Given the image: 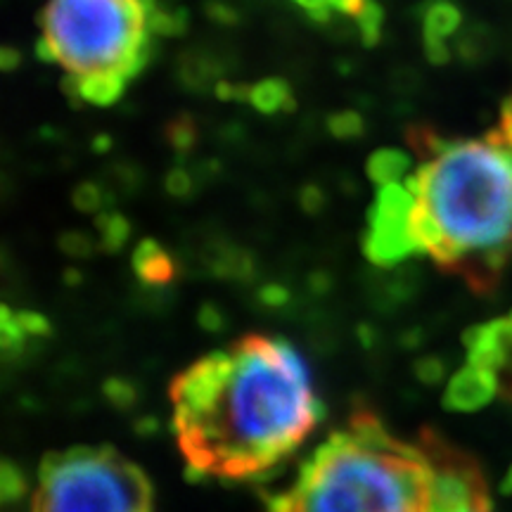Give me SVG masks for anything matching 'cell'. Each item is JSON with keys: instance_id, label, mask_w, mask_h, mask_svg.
I'll use <instances>...</instances> for the list:
<instances>
[{"instance_id": "25", "label": "cell", "mask_w": 512, "mask_h": 512, "mask_svg": "<svg viewBox=\"0 0 512 512\" xmlns=\"http://www.w3.org/2000/svg\"><path fill=\"white\" fill-rule=\"evenodd\" d=\"M214 95L221 102H249V98H252V86L221 79L214 83Z\"/></svg>"}, {"instance_id": "12", "label": "cell", "mask_w": 512, "mask_h": 512, "mask_svg": "<svg viewBox=\"0 0 512 512\" xmlns=\"http://www.w3.org/2000/svg\"><path fill=\"white\" fill-rule=\"evenodd\" d=\"M252 107L261 114H275V112H294L297 107V100H294V93L290 83L285 79H278V76H271V79H261L259 83L252 86Z\"/></svg>"}, {"instance_id": "29", "label": "cell", "mask_w": 512, "mask_h": 512, "mask_svg": "<svg viewBox=\"0 0 512 512\" xmlns=\"http://www.w3.org/2000/svg\"><path fill=\"white\" fill-rule=\"evenodd\" d=\"M422 48H425L427 62L437 64V67L451 60V48L446 41H422Z\"/></svg>"}, {"instance_id": "26", "label": "cell", "mask_w": 512, "mask_h": 512, "mask_svg": "<svg viewBox=\"0 0 512 512\" xmlns=\"http://www.w3.org/2000/svg\"><path fill=\"white\" fill-rule=\"evenodd\" d=\"M475 31H477V27L467 31V34L458 41V53H460V57H463L465 62H477L479 57H484L482 46H486V43H489V34L477 36Z\"/></svg>"}, {"instance_id": "34", "label": "cell", "mask_w": 512, "mask_h": 512, "mask_svg": "<svg viewBox=\"0 0 512 512\" xmlns=\"http://www.w3.org/2000/svg\"><path fill=\"white\" fill-rule=\"evenodd\" d=\"M302 204H304V209L318 211L320 207H323V190H318L316 185H306V188L302 190Z\"/></svg>"}, {"instance_id": "7", "label": "cell", "mask_w": 512, "mask_h": 512, "mask_svg": "<svg viewBox=\"0 0 512 512\" xmlns=\"http://www.w3.org/2000/svg\"><path fill=\"white\" fill-rule=\"evenodd\" d=\"M467 363L494 377L498 392L512 403V311L467 332Z\"/></svg>"}, {"instance_id": "2", "label": "cell", "mask_w": 512, "mask_h": 512, "mask_svg": "<svg viewBox=\"0 0 512 512\" xmlns=\"http://www.w3.org/2000/svg\"><path fill=\"white\" fill-rule=\"evenodd\" d=\"M491 489L470 453L439 432L403 437L368 408L309 453L261 512H491Z\"/></svg>"}, {"instance_id": "32", "label": "cell", "mask_w": 512, "mask_h": 512, "mask_svg": "<svg viewBox=\"0 0 512 512\" xmlns=\"http://www.w3.org/2000/svg\"><path fill=\"white\" fill-rule=\"evenodd\" d=\"M36 57L41 62H46V64H57L60 62V53H57V48L53 46V41H50L48 36H41L36 41Z\"/></svg>"}, {"instance_id": "37", "label": "cell", "mask_w": 512, "mask_h": 512, "mask_svg": "<svg viewBox=\"0 0 512 512\" xmlns=\"http://www.w3.org/2000/svg\"><path fill=\"white\" fill-rule=\"evenodd\" d=\"M294 5H299V8L311 12V10H318V8H325V5H330V0H292Z\"/></svg>"}, {"instance_id": "27", "label": "cell", "mask_w": 512, "mask_h": 512, "mask_svg": "<svg viewBox=\"0 0 512 512\" xmlns=\"http://www.w3.org/2000/svg\"><path fill=\"white\" fill-rule=\"evenodd\" d=\"M166 192L174 197H188L190 190H192V178L185 169H181V166H174V169L166 174Z\"/></svg>"}, {"instance_id": "8", "label": "cell", "mask_w": 512, "mask_h": 512, "mask_svg": "<svg viewBox=\"0 0 512 512\" xmlns=\"http://www.w3.org/2000/svg\"><path fill=\"white\" fill-rule=\"evenodd\" d=\"M498 394V384L494 377H491L486 370L472 366H467L456 373L451 384L446 389V406L453 408V411H479V408L486 406L494 396Z\"/></svg>"}, {"instance_id": "20", "label": "cell", "mask_w": 512, "mask_h": 512, "mask_svg": "<svg viewBox=\"0 0 512 512\" xmlns=\"http://www.w3.org/2000/svg\"><path fill=\"white\" fill-rule=\"evenodd\" d=\"M328 131L332 133V138L337 140H356L363 136V131H366V121H363V114H358L354 110H342L330 114Z\"/></svg>"}, {"instance_id": "35", "label": "cell", "mask_w": 512, "mask_h": 512, "mask_svg": "<svg viewBox=\"0 0 512 512\" xmlns=\"http://www.w3.org/2000/svg\"><path fill=\"white\" fill-rule=\"evenodd\" d=\"M332 5H325V8H318V10H311V12H306V15H309V19L313 24H328L330 19H332Z\"/></svg>"}, {"instance_id": "3", "label": "cell", "mask_w": 512, "mask_h": 512, "mask_svg": "<svg viewBox=\"0 0 512 512\" xmlns=\"http://www.w3.org/2000/svg\"><path fill=\"white\" fill-rule=\"evenodd\" d=\"M413 195L408 240L477 294L494 292L512 261V152L482 140H448L403 181Z\"/></svg>"}, {"instance_id": "33", "label": "cell", "mask_w": 512, "mask_h": 512, "mask_svg": "<svg viewBox=\"0 0 512 512\" xmlns=\"http://www.w3.org/2000/svg\"><path fill=\"white\" fill-rule=\"evenodd\" d=\"M19 64H22V53H19L17 48L8 46L0 50V69H3V72L12 74L15 69H19Z\"/></svg>"}, {"instance_id": "16", "label": "cell", "mask_w": 512, "mask_h": 512, "mask_svg": "<svg viewBox=\"0 0 512 512\" xmlns=\"http://www.w3.org/2000/svg\"><path fill=\"white\" fill-rule=\"evenodd\" d=\"M406 140H408V145H411V150L415 152V155L420 157V162H430V159L437 157L448 143V138L439 136V133L427 124L408 126Z\"/></svg>"}, {"instance_id": "10", "label": "cell", "mask_w": 512, "mask_h": 512, "mask_svg": "<svg viewBox=\"0 0 512 512\" xmlns=\"http://www.w3.org/2000/svg\"><path fill=\"white\" fill-rule=\"evenodd\" d=\"M463 12L453 0H430L422 10V41H448L458 34Z\"/></svg>"}, {"instance_id": "23", "label": "cell", "mask_w": 512, "mask_h": 512, "mask_svg": "<svg viewBox=\"0 0 512 512\" xmlns=\"http://www.w3.org/2000/svg\"><path fill=\"white\" fill-rule=\"evenodd\" d=\"M72 200L76 204V209H81V211H98L102 207V190L95 183H91V181L79 183L74 188Z\"/></svg>"}, {"instance_id": "14", "label": "cell", "mask_w": 512, "mask_h": 512, "mask_svg": "<svg viewBox=\"0 0 512 512\" xmlns=\"http://www.w3.org/2000/svg\"><path fill=\"white\" fill-rule=\"evenodd\" d=\"M46 328L48 325L38 316H34V313H17V316H12L10 309H5V320H3L5 351H10L12 344H22L31 337L43 335Z\"/></svg>"}, {"instance_id": "4", "label": "cell", "mask_w": 512, "mask_h": 512, "mask_svg": "<svg viewBox=\"0 0 512 512\" xmlns=\"http://www.w3.org/2000/svg\"><path fill=\"white\" fill-rule=\"evenodd\" d=\"M155 8V0H50L38 24L69 74L133 79L152 57L147 17Z\"/></svg>"}, {"instance_id": "18", "label": "cell", "mask_w": 512, "mask_h": 512, "mask_svg": "<svg viewBox=\"0 0 512 512\" xmlns=\"http://www.w3.org/2000/svg\"><path fill=\"white\" fill-rule=\"evenodd\" d=\"M190 15L188 10L178 8L174 12H166L162 8H155L147 17V27H150V34L157 38H169V36H183L188 31Z\"/></svg>"}, {"instance_id": "28", "label": "cell", "mask_w": 512, "mask_h": 512, "mask_svg": "<svg viewBox=\"0 0 512 512\" xmlns=\"http://www.w3.org/2000/svg\"><path fill=\"white\" fill-rule=\"evenodd\" d=\"M22 486H24V482H22V477H19V472L10 463H5V467H3V494H5V501L22 496Z\"/></svg>"}, {"instance_id": "31", "label": "cell", "mask_w": 512, "mask_h": 512, "mask_svg": "<svg viewBox=\"0 0 512 512\" xmlns=\"http://www.w3.org/2000/svg\"><path fill=\"white\" fill-rule=\"evenodd\" d=\"M370 0H330L332 10L339 12V15H347V17H358L363 10H366V5Z\"/></svg>"}, {"instance_id": "21", "label": "cell", "mask_w": 512, "mask_h": 512, "mask_svg": "<svg viewBox=\"0 0 512 512\" xmlns=\"http://www.w3.org/2000/svg\"><path fill=\"white\" fill-rule=\"evenodd\" d=\"M98 228L102 233V245L107 249H121L126 245L128 235H131V226L121 214H100L98 216Z\"/></svg>"}, {"instance_id": "22", "label": "cell", "mask_w": 512, "mask_h": 512, "mask_svg": "<svg viewBox=\"0 0 512 512\" xmlns=\"http://www.w3.org/2000/svg\"><path fill=\"white\" fill-rule=\"evenodd\" d=\"M484 138H489L491 143H496V145L508 147V150L512 152V95L503 102L501 124H498V128H491Z\"/></svg>"}, {"instance_id": "11", "label": "cell", "mask_w": 512, "mask_h": 512, "mask_svg": "<svg viewBox=\"0 0 512 512\" xmlns=\"http://www.w3.org/2000/svg\"><path fill=\"white\" fill-rule=\"evenodd\" d=\"M408 171H411V157L399 150V147H380V150L370 155L366 164V174L377 188L406 181Z\"/></svg>"}, {"instance_id": "6", "label": "cell", "mask_w": 512, "mask_h": 512, "mask_svg": "<svg viewBox=\"0 0 512 512\" xmlns=\"http://www.w3.org/2000/svg\"><path fill=\"white\" fill-rule=\"evenodd\" d=\"M413 207L411 190L403 183L380 185L368 211V230L363 235V252L377 266H396L411 259L408 214Z\"/></svg>"}, {"instance_id": "24", "label": "cell", "mask_w": 512, "mask_h": 512, "mask_svg": "<svg viewBox=\"0 0 512 512\" xmlns=\"http://www.w3.org/2000/svg\"><path fill=\"white\" fill-rule=\"evenodd\" d=\"M204 12L214 24H221V27H235L240 22L238 10L233 5H228L226 0H207L204 3Z\"/></svg>"}, {"instance_id": "30", "label": "cell", "mask_w": 512, "mask_h": 512, "mask_svg": "<svg viewBox=\"0 0 512 512\" xmlns=\"http://www.w3.org/2000/svg\"><path fill=\"white\" fill-rule=\"evenodd\" d=\"M62 247H64V252L76 254V256H83V254L91 252V242H88V238H83L81 233H69V235H64V238H62Z\"/></svg>"}, {"instance_id": "17", "label": "cell", "mask_w": 512, "mask_h": 512, "mask_svg": "<svg viewBox=\"0 0 512 512\" xmlns=\"http://www.w3.org/2000/svg\"><path fill=\"white\" fill-rule=\"evenodd\" d=\"M219 76V67H216L214 60L207 55H185L183 62H181V79L188 88H195V91H202L204 86L211 79H216ZM221 81V79H216Z\"/></svg>"}, {"instance_id": "5", "label": "cell", "mask_w": 512, "mask_h": 512, "mask_svg": "<svg viewBox=\"0 0 512 512\" xmlns=\"http://www.w3.org/2000/svg\"><path fill=\"white\" fill-rule=\"evenodd\" d=\"M29 512H155V491L117 448L72 446L43 460Z\"/></svg>"}, {"instance_id": "9", "label": "cell", "mask_w": 512, "mask_h": 512, "mask_svg": "<svg viewBox=\"0 0 512 512\" xmlns=\"http://www.w3.org/2000/svg\"><path fill=\"white\" fill-rule=\"evenodd\" d=\"M133 268L138 278L152 285H164L174 278L176 266L171 254L155 240H143L133 252Z\"/></svg>"}, {"instance_id": "19", "label": "cell", "mask_w": 512, "mask_h": 512, "mask_svg": "<svg viewBox=\"0 0 512 512\" xmlns=\"http://www.w3.org/2000/svg\"><path fill=\"white\" fill-rule=\"evenodd\" d=\"M358 36H361V43L366 48H375L382 38V27H384V8L377 0H370L366 10L356 17Z\"/></svg>"}, {"instance_id": "15", "label": "cell", "mask_w": 512, "mask_h": 512, "mask_svg": "<svg viewBox=\"0 0 512 512\" xmlns=\"http://www.w3.org/2000/svg\"><path fill=\"white\" fill-rule=\"evenodd\" d=\"M164 138L178 155H188V152L195 150L197 140H200V128H197V121L190 114H178V117L166 121Z\"/></svg>"}, {"instance_id": "36", "label": "cell", "mask_w": 512, "mask_h": 512, "mask_svg": "<svg viewBox=\"0 0 512 512\" xmlns=\"http://www.w3.org/2000/svg\"><path fill=\"white\" fill-rule=\"evenodd\" d=\"M114 147V140L107 136V133H100V136L93 138V150L100 152V155H105V152H110Z\"/></svg>"}, {"instance_id": "13", "label": "cell", "mask_w": 512, "mask_h": 512, "mask_svg": "<svg viewBox=\"0 0 512 512\" xmlns=\"http://www.w3.org/2000/svg\"><path fill=\"white\" fill-rule=\"evenodd\" d=\"M79 79H81L83 102H88V105H95V107L114 105V102L124 95V88L128 81L117 72H98V74L79 76Z\"/></svg>"}, {"instance_id": "1", "label": "cell", "mask_w": 512, "mask_h": 512, "mask_svg": "<svg viewBox=\"0 0 512 512\" xmlns=\"http://www.w3.org/2000/svg\"><path fill=\"white\" fill-rule=\"evenodd\" d=\"M174 434L195 475L252 479L287 460L318 427L302 356L283 339L245 335L171 380Z\"/></svg>"}]
</instances>
